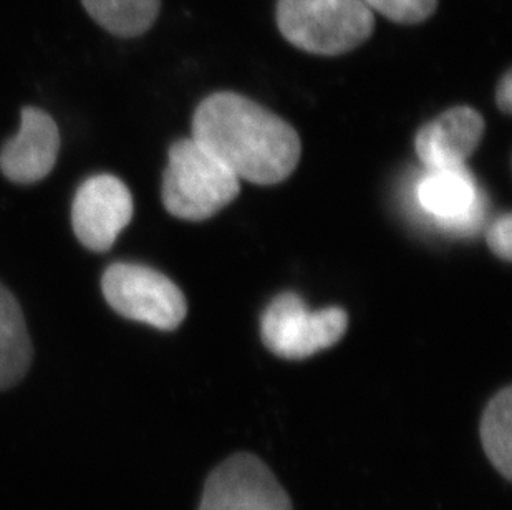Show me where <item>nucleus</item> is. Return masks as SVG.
Returning a JSON list of instances; mask_svg holds the SVG:
<instances>
[{
    "instance_id": "1",
    "label": "nucleus",
    "mask_w": 512,
    "mask_h": 510,
    "mask_svg": "<svg viewBox=\"0 0 512 510\" xmlns=\"http://www.w3.org/2000/svg\"><path fill=\"white\" fill-rule=\"evenodd\" d=\"M193 140L226 164L237 179L272 186L294 173L299 135L281 116L239 93L204 98L194 111Z\"/></svg>"
},
{
    "instance_id": "2",
    "label": "nucleus",
    "mask_w": 512,
    "mask_h": 510,
    "mask_svg": "<svg viewBox=\"0 0 512 510\" xmlns=\"http://www.w3.org/2000/svg\"><path fill=\"white\" fill-rule=\"evenodd\" d=\"M277 27L302 52L337 57L365 44L375 14L363 0H277Z\"/></svg>"
},
{
    "instance_id": "3",
    "label": "nucleus",
    "mask_w": 512,
    "mask_h": 510,
    "mask_svg": "<svg viewBox=\"0 0 512 510\" xmlns=\"http://www.w3.org/2000/svg\"><path fill=\"white\" fill-rule=\"evenodd\" d=\"M236 174L193 138L173 143L163 176L166 211L183 221H206L239 196Z\"/></svg>"
},
{
    "instance_id": "4",
    "label": "nucleus",
    "mask_w": 512,
    "mask_h": 510,
    "mask_svg": "<svg viewBox=\"0 0 512 510\" xmlns=\"http://www.w3.org/2000/svg\"><path fill=\"white\" fill-rule=\"evenodd\" d=\"M102 292L121 317L165 332L176 330L188 315V302L178 285L146 265H110L102 277Z\"/></svg>"
},
{
    "instance_id": "5",
    "label": "nucleus",
    "mask_w": 512,
    "mask_h": 510,
    "mask_svg": "<svg viewBox=\"0 0 512 510\" xmlns=\"http://www.w3.org/2000/svg\"><path fill=\"white\" fill-rule=\"evenodd\" d=\"M348 315L337 307L312 312L295 294L272 300L261 318L262 342L277 357L304 360L334 347L347 332Z\"/></svg>"
},
{
    "instance_id": "6",
    "label": "nucleus",
    "mask_w": 512,
    "mask_h": 510,
    "mask_svg": "<svg viewBox=\"0 0 512 510\" xmlns=\"http://www.w3.org/2000/svg\"><path fill=\"white\" fill-rule=\"evenodd\" d=\"M198 510H294L271 467L252 453H236L209 472Z\"/></svg>"
},
{
    "instance_id": "7",
    "label": "nucleus",
    "mask_w": 512,
    "mask_h": 510,
    "mask_svg": "<svg viewBox=\"0 0 512 510\" xmlns=\"http://www.w3.org/2000/svg\"><path fill=\"white\" fill-rule=\"evenodd\" d=\"M416 204L436 226L455 236H471L483 226L486 196L466 164L426 169L415 188Z\"/></svg>"
},
{
    "instance_id": "8",
    "label": "nucleus",
    "mask_w": 512,
    "mask_h": 510,
    "mask_svg": "<svg viewBox=\"0 0 512 510\" xmlns=\"http://www.w3.org/2000/svg\"><path fill=\"white\" fill-rule=\"evenodd\" d=\"M133 217V196L120 178L95 174L83 181L72 204L75 236L88 251L103 254L115 246Z\"/></svg>"
},
{
    "instance_id": "9",
    "label": "nucleus",
    "mask_w": 512,
    "mask_h": 510,
    "mask_svg": "<svg viewBox=\"0 0 512 510\" xmlns=\"http://www.w3.org/2000/svg\"><path fill=\"white\" fill-rule=\"evenodd\" d=\"M60 131L47 111L25 106L20 130L0 151V171L10 183L34 184L47 178L57 164Z\"/></svg>"
},
{
    "instance_id": "10",
    "label": "nucleus",
    "mask_w": 512,
    "mask_h": 510,
    "mask_svg": "<svg viewBox=\"0 0 512 510\" xmlns=\"http://www.w3.org/2000/svg\"><path fill=\"white\" fill-rule=\"evenodd\" d=\"M484 120L471 106H455L423 126L415 150L426 169L459 168L483 140Z\"/></svg>"
},
{
    "instance_id": "11",
    "label": "nucleus",
    "mask_w": 512,
    "mask_h": 510,
    "mask_svg": "<svg viewBox=\"0 0 512 510\" xmlns=\"http://www.w3.org/2000/svg\"><path fill=\"white\" fill-rule=\"evenodd\" d=\"M34 358V347L24 313L12 292L0 284V391L24 380Z\"/></svg>"
},
{
    "instance_id": "12",
    "label": "nucleus",
    "mask_w": 512,
    "mask_h": 510,
    "mask_svg": "<svg viewBox=\"0 0 512 510\" xmlns=\"http://www.w3.org/2000/svg\"><path fill=\"white\" fill-rule=\"evenodd\" d=\"M88 15L108 34L136 39L155 25L161 0H82Z\"/></svg>"
},
{
    "instance_id": "13",
    "label": "nucleus",
    "mask_w": 512,
    "mask_h": 510,
    "mask_svg": "<svg viewBox=\"0 0 512 510\" xmlns=\"http://www.w3.org/2000/svg\"><path fill=\"white\" fill-rule=\"evenodd\" d=\"M512 388L506 386L491 398L479 423L484 454L494 469L512 481Z\"/></svg>"
},
{
    "instance_id": "14",
    "label": "nucleus",
    "mask_w": 512,
    "mask_h": 510,
    "mask_svg": "<svg viewBox=\"0 0 512 510\" xmlns=\"http://www.w3.org/2000/svg\"><path fill=\"white\" fill-rule=\"evenodd\" d=\"M373 14L378 12L395 24L416 25L430 19L440 0H363Z\"/></svg>"
},
{
    "instance_id": "15",
    "label": "nucleus",
    "mask_w": 512,
    "mask_h": 510,
    "mask_svg": "<svg viewBox=\"0 0 512 510\" xmlns=\"http://www.w3.org/2000/svg\"><path fill=\"white\" fill-rule=\"evenodd\" d=\"M488 246L494 254L504 260H511L512 257V217L511 214H504L494 221L489 227Z\"/></svg>"
},
{
    "instance_id": "16",
    "label": "nucleus",
    "mask_w": 512,
    "mask_h": 510,
    "mask_svg": "<svg viewBox=\"0 0 512 510\" xmlns=\"http://www.w3.org/2000/svg\"><path fill=\"white\" fill-rule=\"evenodd\" d=\"M496 105L503 113H511L512 108V72L504 73L496 88Z\"/></svg>"
}]
</instances>
